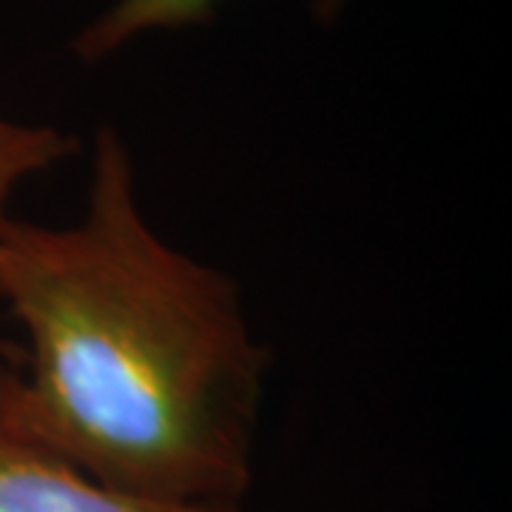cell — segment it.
I'll return each mask as SVG.
<instances>
[{"label": "cell", "mask_w": 512, "mask_h": 512, "mask_svg": "<svg viewBox=\"0 0 512 512\" xmlns=\"http://www.w3.org/2000/svg\"><path fill=\"white\" fill-rule=\"evenodd\" d=\"M220 0H114L103 15L83 26L72 40V52L83 63H100L117 55L137 37L151 32H180L214 18ZM348 0H313V18L333 23Z\"/></svg>", "instance_id": "obj_3"}, {"label": "cell", "mask_w": 512, "mask_h": 512, "mask_svg": "<svg viewBox=\"0 0 512 512\" xmlns=\"http://www.w3.org/2000/svg\"><path fill=\"white\" fill-rule=\"evenodd\" d=\"M20 356H23V350H20L15 342L0 339V359H3V365H18Z\"/></svg>", "instance_id": "obj_5"}, {"label": "cell", "mask_w": 512, "mask_h": 512, "mask_svg": "<svg viewBox=\"0 0 512 512\" xmlns=\"http://www.w3.org/2000/svg\"><path fill=\"white\" fill-rule=\"evenodd\" d=\"M0 512H248L242 504H171L111 490L0 433Z\"/></svg>", "instance_id": "obj_2"}, {"label": "cell", "mask_w": 512, "mask_h": 512, "mask_svg": "<svg viewBox=\"0 0 512 512\" xmlns=\"http://www.w3.org/2000/svg\"><path fill=\"white\" fill-rule=\"evenodd\" d=\"M0 299L26 330L0 433L120 493L242 504L271 350L237 282L151 228L117 128L94 137L80 220L0 228Z\"/></svg>", "instance_id": "obj_1"}, {"label": "cell", "mask_w": 512, "mask_h": 512, "mask_svg": "<svg viewBox=\"0 0 512 512\" xmlns=\"http://www.w3.org/2000/svg\"><path fill=\"white\" fill-rule=\"evenodd\" d=\"M80 154V140L55 126H29L0 117V228L12 220L9 200L23 180L52 171Z\"/></svg>", "instance_id": "obj_4"}]
</instances>
